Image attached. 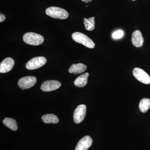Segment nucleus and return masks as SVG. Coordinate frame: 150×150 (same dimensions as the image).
<instances>
[{
	"label": "nucleus",
	"mask_w": 150,
	"mask_h": 150,
	"mask_svg": "<svg viewBox=\"0 0 150 150\" xmlns=\"http://www.w3.org/2000/svg\"><path fill=\"white\" fill-rule=\"evenodd\" d=\"M46 13L53 18L66 19L69 17L68 12L64 9L58 7H51L46 9Z\"/></svg>",
	"instance_id": "f257e3e1"
},
{
	"label": "nucleus",
	"mask_w": 150,
	"mask_h": 150,
	"mask_svg": "<svg viewBox=\"0 0 150 150\" xmlns=\"http://www.w3.org/2000/svg\"><path fill=\"white\" fill-rule=\"evenodd\" d=\"M23 38L25 43L33 46L40 45L44 40L42 35L33 32L27 33L24 34Z\"/></svg>",
	"instance_id": "f03ea898"
},
{
	"label": "nucleus",
	"mask_w": 150,
	"mask_h": 150,
	"mask_svg": "<svg viewBox=\"0 0 150 150\" xmlns=\"http://www.w3.org/2000/svg\"><path fill=\"white\" fill-rule=\"evenodd\" d=\"M72 38L77 43L83 44L87 48H93L95 46L94 43L91 38L81 33H74L72 35Z\"/></svg>",
	"instance_id": "7ed1b4c3"
},
{
	"label": "nucleus",
	"mask_w": 150,
	"mask_h": 150,
	"mask_svg": "<svg viewBox=\"0 0 150 150\" xmlns=\"http://www.w3.org/2000/svg\"><path fill=\"white\" fill-rule=\"evenodd\" d=\"M47 60L43 56L35 57L30 59L26 64V69L28 70H34L42 67L46 64Z\"/></svg>",
	"instance_id": "20e7f679"
},
{
	"label": "nucleus",
	"mask_w": 150,
	"mask_h": 150,
	"mask_svg": "<svg viewBox=\"0 0 150 150\" xmlns=\"http://www.w3.org/2000/svg\"><path fill=\"white\" fill-rule=\"evenodd\" d=\"M36 81L37 79L35 77L27 76L20 79L18 84L20 88L23 90L32 87L36 83Z\"/></svg>",
	"instance_id": "39448f33"
},
{
	"label": "nucleus",
	"mask_w": 150,
	"mask_h": 150,
	"mask_svg": "<svg viewBox=\"0 0 150 150\" xmlns=\"http://www.w3.org/2000/svg\"><path fill=\"white\" fill-rule=\"evenodd\" d=\"M133 74L135 78L142 83L146 84L150 83L149 76L142 69L139 68H134L133 70Z\"/></svg>",
	"instance_id": "423d86ee"
},
{
	"label": "nucleus",
	"mask_w": 150,
	"mask_h": 150,
	"mask_svg": "<svg viewBox=\"0 0 150 150\" xmlns=\"http://www.w3.org/2000/svg\"><path fill=\"white\" fill-rule=\"evenodd\" d=\"M86 107L84 104L80 105L75 109L74 114V120L75 123H81L84 119L86 115Z\"/></svg>",
	"instance_id": "0eeeda50"
},
{
	"label": "nucleus",
	"mask_w": 150,
	"mask_h": 150,
	"mask_svg": "<svg viewBox=\"0 0 150 150\" xmlns=\"http://www.w3.org/2000/svg\"><path fill=\"white\" fill-rule=\"evenodd\" d=\"M62 85L60 82L55 80L46 81L43 82L40 89L43 91L50 92L56 90Z\"/></svg>",
	"instance_id": "6e6552de"
},
{
	"label": "nucleus",
	"mask_w": 150,
	"mask_h": 150,
	"mask_svg": "<svg viewBox=\"0 0 150 150\" xmlns=\"http://www.w3.org/2000/svg\"><path fill=\"white\" fill-rule=\"evenodd\" d=\"M93 140L91 137L86 136L80 140L75 150H87L91 146Z\"/></svg>",
	"instance_id": "1a4fd4ad"
},
{
	"label": "nucleus",
	"mask_w": 150,
	"mask_h": 150,
	"mask_svg": "<svg viewBox=\"0 0 150 150\" xmlns=\"http://www.w3.org/2000/svg\"><path fill=\"white\" fill-rule=\"evenodd\" d=\"M14 64V61L12 58H6L0 64V72L6 73L10 71L13 68Z\"/></svg>",
	"instance_id": "9d476101"
},
{
	"label": "nucleus",
	"mask_w": 150,
	"mask_h": 150,
	"mask_svg": "<svg viewBox=\"0 0 150 150\" xmlns=\"http://www.w3.org/2000/svg\"><path fill=\"white\" fill-rule=\"evenodd\" d=\"M131 40L133 45L136 47H141L143 46L144 39L142 36V32L139 30L134 31L132 34Z\"/></svg>",
	"instance_id": "9b49d317"
},
{
	"label": "nucleus",
	"mask_w": 150,
	"mask_h": 150,
	"mask_svg": "<svg viewBox=\"0 0 150 150\" xmlns=\"http://www.w3.org/2000/svg\"><path fill=\"white\" fill-rule=\"evenodd\" d=\"M86 69V66L83 64L79 63L72 65L69 69V71L70 74L74 73L75 74H77L85 71Z\"/></svg>",
	"instance_id": "f8f14e48"
},
{
	"label": "nucleus",
	"mask_w": 150,
	"mask_h": 150,
	"mask_svg": "<svg viewBox=\"0 0 150 150\" xmlns=\"http://www.w3.org/2000/svg\"><path fill=\"white\" fill-rule=\"evenodd\" d=\"M88 76V73H86L78 77L74 82L75 85L79 88L83 87L85 86L87 83Z\"/></svg>",
	"instance_id": "ddd939ff"
},
{
	"label": "nucleus",
	"mask_w": 150,
	"mask_h": 150,
	"mask_svg": "<svg viewBox=\"0 0 150 150\" xmlns=\"http://www.w3.org/2000/svg\"><path fill=\"white\" fill-rule=\"evenodd\" d=\"M5 126L13 131L17 130L18 126L16 121L13 118H6L3 121Z\"/></svg>",
	"instance_id": "4468645a"
},
{
	"label": "nucleus",
	"mask_w": 150,
	"mask_h": 150,
	"mask_svg": "<svg viewBox=\"0 0 150 150\" xmlns=\"http://www.w3.org/2000/svg\"><path fill=\"white\" fill-rule=\"evenodd\" d=\"M43 122L46 123H57L59 119L56 115L53 114H48L43 115L42 117Z\"/></svg>",
	"instance_id": "2eb2a0df"
},
{
	"label": "nucleus",
	"mask_w": 150,
	"mask_h": 150,
	"mask_svg": "<svg viewBox=\"0 0 150 150\" xmlns=\"http://www.w3.org/2000/svg\"><path fill=\"white\" fill-rule=\"evenodd\" d=\"M140 110L142 112H146L150 108V99L149 98H143L140 101L139 105Z\"/></svg>",
	"instance_id": "dca6fc26"
},
{
	"label": "nucleus",
	"mask_w": 150,
	"mask_h": 150,
	"mask_svg": "<svg viewBox=\"0 0 150 150\" xmlns=\"http://www.w3.org/2000/svg\"><path fill=\"white\" fill-rule=\"evenodd\" d=\"M94 19L95 17H92L88 19L84 18V24L86 30L91 31L94 29L95 26Z\"/></svg>",
	"instance_id": "f3484780"
},
{
	"label": "nucleus",
	"mask_w": 150,
	"mask_h": 150,
	"mask_svg": "<svg viewBox=\"0 0 150 150\" xmlns=\"http://www.w3.org/2000/svg\"><path fill=\"white\" fill-rule=\"evenodd\" d=\"M124 34L123 31L122 30H118L117 31H115L112 33V37L114 39H117L121 38L123 37Z\"/></svg>",
	"instance_id": "a211bd4d"
},
{
	"label": "nucleus",
	"mask_w": 150,
	"mask_h": 150,
	"mask_svg": "<svg viewBox=\"0 0 150 150\" xmlns=\"http://www.w3.org/2000/svg\"><path fill=\"white\" fill-rule=\"evenodd\" d=\"M6 19V17L3 14L1 13L0 14V22H2L4 21Z\"/></svg>",
	"instance_id": "6ab92c4d"
},
{
	"label": "nucleus",
	"mask_w": 150,
	"mask_h": 150,
	"mask_svg": "<svg viewBox=\"0 0 150 150\" xmlns=\"http://www.w3.org/2000/svg\"><path fill=\"white\" fill-rule=\"evenodd\" d=\"M82 1L86 3H87L88 2H90L91 1L93 0H81Z\"/></svg>",
	"instance_id": "aec40b11"
},
{
	"label": "nucleus",
	"mask_w": 150,
	"mask_h": 150,
	"mask_svg": "<svg viewBox=\"0 0 150 150\" xmlns=\"http://www.w3.org/2000/svg\"><path fill=\"white\" fill-rule=\"evenodd\" d=\"M132 1H136V0H132Z\"/></svg>",
	"instance_id": "412c9836"
}]
</instances>
